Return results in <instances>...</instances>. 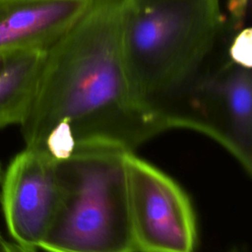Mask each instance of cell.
I'll use <instances>...</instances> for the list:
<instances>
[{"label":"cell","instance_id":"52a82bcc","mask_svg":"<svg viewBox=\"0 0 252 252\" xmlns=\"http://www.w3.org/2000/svg\"><path fill=\"white\" fill-rule=\"evenodd\" d=\"M93 0H0V53L46 50L85 14Z\"/></svg>","mask_w":252,"mask_h":252},{"label":"cell","instance_id":"8992f818","mask_svg":"<svg viewBox=\"0 0 252 252\" xmlns=\"http://www.w3.org/2000/svg\"><path fill=\"white\" fill-rule=\"evenodd\" d=\"M59 201L57 160L25 148L9 163L1 189V205L14 242L39 247Z\"/></svg>","mask_w":252,"mask_h":252},{"label":"cell","instance_id":"3957f363","mask_svg":"<svg viewBox=\"0 0 252 252\" xmlns=\"http://www.w3.org/2000/svg\"><path fill=\"white\" fill-rule=\"evenodd\" d=\"M124 151L79 150L57 160L59 201L38 248L46 252H136Z\"/></svg>","mask_w":252,"mask_h":252},{"label":"cell","instance_id":"9c48e42d","mask_svg":"<svg viewBox=\"0 0 252 252\" xmlns=\"http://www.w3.org/2000/svg\"><path fill=\"white\" fill-rule=\"evenodd\" d=\"M227 53L236 62L251 67V29L243 28L232 33L227 42Z\"/></svg>","mask_w":252,"mask_h":252},{"label":"cell","instance_id":"6da1fadb","mask_svg":"<svg viewBox=\"0 0 252 252\" xmlns=\"http://www.w3.org/2000/svg\"><path fill=\"white\" fill-rule=\"evenodd\" d=\"M122 0H93L45 50L36 89L20 124L26 148L55 160L88 148L133 152L165 128L136 96L120 44Z\"/></svg>","mask_w":252,"mask_h":252},{"label":"cell","instance_id":"30bf717a","mask_svg":"<svg viewBox=\"0 0 252 252\" xmlns=\"http://www.w3.org/2000/svg\"><path fill=\"white\" fill-rule=\"evenodd\" d=\"M226 9L229 15V20L226 21L229 30L232 32H237L245 28L250 0H226Z\"/></svg>","mask_w":252,"mask_h":252},{"label":"cell","instance_id":"4fadbf2b","mask_svg":"<svg viewBox=\"0 0 252 252\" xmlns=\"http://www.w3.org/2000/svg\"><path fill=\"white\" fill-rule=\"evenodd\" d=\"M0 252H8V241L4 239L0 232Z\"/></svg>","mask_w":252,"mask_h":252},{"label":"cell","instance_id":"5b68a950","mask_svg":"<svg viewBox=\"0 0 252 252\" xmlns=\"http://www.w3.org/2000/svg\"><path fill=\"white\" fill-rule=\"evenodd\" d=\"M125 170L136 252H194L196 219L184 190L133 152L125 154Z\"/></svg>","mask_w":252,"mask_h":252},{"label":"cell","instance_id":"ba28073f","mask_svg":"<svg viewBox=\"0 0 252 252\" xmlns=\"http://www.w3.org/2000/svg\"><path fill=\"white\" fill-rule=\"evenodd\" d=\"M44 56L42 49L17 51L0 71V129L23 122L36 89Z\"/></svg>","mask_w":252,"mask_h":252},{"label":"cell","instance_id":"277c9868","mask_svg":"<svg viewBox=\"0 0 252 252\" xmlns=\"http://www.w3.org/2000/svg\"><path fill=\"white\" fill-rule=\"evenodd\" d=\"M226 37L199 75L158 112L165 129L201 132L225 148L250 174L252 169L251 67L227 53Z\"/></svg>","mask_w":252,"mask_h":252},{"label":"cell","instance_id":"8fae6325","mask_svg":"<svg viewBox=\"0 0 252 252\" xmlns=\"http://www.w3.org/2000/svg\"><path fill=\"white\" fill-rule=\"evenodd\" d=\"M8 252H36V250L22 246L16 242H8Z\"/></svg>","mask_w":252,"mask_h":252},{"label":"cell","instance_id":"7a4b0ae2","mask_svg":"<svg viewBox=\"0 0 252 252\" xmlns=\"http://www.w3.org/2000/svg\"><path fill=\"white\" fill-rule=\"evenodd\" d=\"M226 21L220 0H122L127 76L138 99L158 117L221 46L229 32Z\"/></svg>","mask_w":252,"mask_h":252},{"label":"cell","instance_id":"7c38bea8","mask_svg":"<svg viewBox=\"0 0 252 252\" xmlns=\"http://www.w3.org/2000/svg\"><path fill=\"white\" fill-rule=\"evenodd\" d=\"M14 53V52H13ZM12 53H0V71L4 68V66L6 65L9 57L11 56Z\"/></svg>","mask_w":252,"mask_h":252},{"label":"cell","instance_id":"5bb4252c","mask_svg":"<svg viewBox=\"0 0 252 252\" xmlns=\"http://www.w3.org/2000/svg\"><path fill=\"white\" fill-rule=\"evenodd\" d=\"M1 176H2V169H1V164H0V182H1Z\"/></svg>","mask_w":252,"mask_h":252}]
</instances>
